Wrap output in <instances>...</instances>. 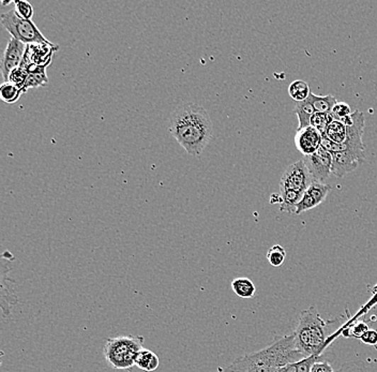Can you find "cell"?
I'll list each match as a JSON object with an SVG mask.
<instances>
[{
    "mask_svg": "<svg viewBox=\"0 0 377 372\" xmlns=\"http://www.w3.org/2000/svg\"><path fill=\"white\" fill-rule=\"evenodd\" d=\"M143 336L123 335L106 340L103 355L111 367L115 369L132 370L136 359L144 348Z\"/></svg>",
    "mask_w": 377,
    "mask_h": 372,
    "instance_id": "277c9868",
    "label": "cell"
},
{
    "mask_svg": "<svg viewBox=\"0 0 377 372\" xmlns=\"http://www.w3.org/2000/svg\"><path fill=\"white\" fill-rule=\"evenodd\" d=\"M22 93V89L11 81H5L0 87V98L5 103L12 104L18 101Z\"/></svg>",
    "mask_w": 377,
    "mask_h": 372,
    "instance_id": "ffe728a7",
    "label": "cell"
},
{
    "mask_svg": "<svg viewBox=\"0 0 377 372\" xmlns=\"http://www.w3.org/2000/svg\"><path fill=\"white\" fill-rule=\"evenodd\" d=\"M351 106L345 102H337L336 106H334L332 111V117L336 120H342L345 117L353 114Z\"/></svg>",
    "mask_w": 377,
    "mask_h": 372,
    "instance_id": "d4e9b609",
    "label": "cell"
},
{
    "mask_svg": "<svg viewBox=\"0 0 377 372\" xmlns=\"http://www.w3.org/2000/svg\"><path fill=\"white\" fill-rule=\"evenodd\" d=\"M312 106L316 113H322V114H329L332 113V108L336 106L337 99L334 96H316L311 93L310 95Z\"/></svg>",
    "mask_w": 377,
    "mask_h": 372,
    "instance_id": "ac0fdd59",
    "label": "cell"
},
{
    "mask_svg": "<svg viewBox=\"0 0 377 372\" xmlns=\"http://www.w3.org/2000/svg\"><path fill=\"white\" fill-rule=\"evenodd\" d=\"M330 191H332V186L320 183V181L312 183V185L305 190L303 200L297 206L296 215H301L303 213L317 208L318 205L322 204L326 200Z\"/></svg>",
    "mask_w": 377,
    "mask_h": 372,
    "instance_id": "8fae6325",
    "label": "cell"
},
{
    "mask_svg": "<svg viewBox=\"0 0 377 372\" xmlns=\"http://www.w3.org/2000/svg\"><path fill=\"white\" fill-rule=\"evenodd\" d=\"M332 154V174L342 179L345 175L354 172L356 169L364 162V152H336Z\"/></svg>",
    "mask_w": 377,
    "mask_h": 372,
    "instance_id": "30bf717a",
    "label": "cell"
},
{
    "mask_svg": "<svg viewBox=\"0 0 377 372\" xmlns=\"http://www.w3.org/2000/svg\"><path fill=\"white\" fill-rule=\"evenodd\" d=\"M160 365L158 355L148 349H143L136 359L135 366L138 369L146 372L156 371Z\"/></svg>",
    "mask_w": 377,
    "mask_h": 372,
    "instance_id": "9a60e30c",
    "label": "cell"
},
{
    "mask_svg": "<svg viewBox=\"0 0 377 372\" xmlns=\"http://www.w3.org/2000/svg\"><path fill=\"white\" fill-rule=\"evenodd\" d=\"M213 129L208 112L200 104H182L169 117V133L193 157L200 156L208 145L213 137Z\"/></svg>",
    "mask_w": 377,
    "mask_h": 372,
    "instance_id": "6da1fadb",
    "label": "cell"
},
{
    "mask_svg": "<svg viewBox=\"0 0 377 372\" xmlns=\"http://www.w3.org/2000/svg\"><path fill=\"white\" fill-rule=\"evenodd\" d=\"M14 5V12L16 16H20L23 20H33V7L28 3V1H22V0H18V1H12Z\"/></svg>",
    "mask_w": 377,
    "mask_h": 372,
    "instance_id": "603a6c76",
    "label": "cell"
},
{
    "mask_svg": "<svg viewBox=\"0 0 377 372\" xmlns=\"http://www.w3.org/2000/svg\"><path fill=\"white\" fill-rule=\"evenodd\" d=\"M286 258V252L280 244H274L267 252V260L274 267H280Z\"/></svg>",
    "mask_w": 377,
    "mask_h": 372,
    "instance_id": "7402d4cb",
    "label": "cell"
},
{
    "mask_svg": "<svg viewBox=\"0 0 377 372\" xmlns=\"http://www.w3.org/2000/svg\"><path fill=\"white\" fill-rule=\"evenodd\" d=\"M293 112H294V114L298 117V130L310 127L312 116H313L314 113H315L313 106H312L310 96L307 100H305V101L297 102Z\"/></svg>",
    "mask_w": 377,
    "mask_h": 372,
    "instance_id": "5bb4252c",
    "label": "cell"
},
{
    "mask_svg": "<svg viewBox=\"0 0 377 372\" xmlns=\"http://www.w3.org/2000/svg\"><path fill=\"white\" fill-rule=\"evenodd\" d=\"M337 372H366L364 368L355 363H347Z\"/></svg>",
    "mask_w": 377,
    "mask_h": 372,
    "instance_id": "f1b7e54d",
    "label": "cell"
},
{
    "mask_svg": "<svg viewBox=\"0 0 377 372\" xmlns=\"http://www.w3.org/2000/svg\"><path fill=\"white\" fill-rule=\"evenodd\" d=\"M341 320L325 321L315 307L303 310L294 332L297 349L305 357L322 355L327 346V339L336 332Z\"/></svg>",
    "mask_w": 377,
    "mask_h": 372,
    "instance_id": "7a4b0ae2",
    "label": "cell"
},
{
    "mask_svg": "<svg viewBox=\"0 0 377 372\" xmlns=\"http://www.w3.org/2000/svg\"><path fill=\"white\" fill-rule=\"evenodd\" d=\"M322 135L313 127L297 131L295 144L303 156H310L322 147Z\"/></svg>",
    "mask_w": 377,
    "mask_h": 372,
    "instance_id": "7c38bea8",
    "label": "cell"
},
{
    "mask_svg": "<svg viewBox=\"0 0 377 372\" xmlns=\"http://www.w3.org/2000/svg\"><path fill=\"white\" fill-rule=\"evenodd\" d=\"M276 372H297L296 363H290V365L286 366V367L281 368Z\"/></svg>",
    "mask_w": 377,
    "mask_h": 372,
    "instance_id": "f546056e",
    "label": "cell"
},
{
    "mask_svg": "<svg viewBox=\"0 0 377 372\" xmlns=\"http://www.w3.org/2000/svg\"><path fill=\"white\" fill-rule=\"evenodd\" d=\"M14 260L13 256L10 252H5L1 257V298H0V307L1 315L7 319L11 315L12 309L18 303L16 295V281L11 278V271L13 266L11 265Z\"/></svg>",
    "mask_w": 377,
    "mask_h": 372,
    "instance_id": "8992f818",
    "label": "cell"
},
{
    "mask_svg": "<svg viewBox=\"0 0 377 372\" xmlns=\"http://www.w3.org/2000/svg\"><path fill=\"white\" fill-rule=\"evenodd\" d=\"M332 120H334V117H332V113L322 114V113L315 112L312 116L310 126L313 127L320 135H324L327 127L329 126V123H332Z\"/></svg>",
    "mask_w": 377,
    "mask_h": 372,
    "instance_id": "44dd1931",
    "label": "cell"
},
{
    "mask_svg": "<svg viewBox=\"0 0 377 372\" xmlns=\"http://www.w3.org/2000/svg\"><path fill=\"white\" fill-rule=\"evenodd\" d=\"M303 160L311 173L314 181L325 184V181L332 175V154L324 147H320L317 152L310 156L303 157Z\"/></svg>",
    "mask_w": 377,
    "mask_h": 372,
    "instance_id": "ba28073f",
    "label": "cell"
},
{
    "mask_svg": "<svg viewBox=\"0 0 377 372\" xmlns=\"http://www.w3.org/2000/svg\"><path fill=\"white\" fill-rule=\"evenodd\" d=\"M1 24L4 28L26 45H53L44 37L33 20H23L16 12L9 11L1 14Z\"/></svg>",
    "mask_w": 377,
    "mask_h": 372,
    "instance_id": "5b68a950",
    "label": "cell"
},
{
    "mask_svg": "<svg viewBox=\"0 0 377 372\" xmlns=\"http://www.w3.org/2000/svg\"><path fill=\"white\" fill-rule=\"evenodd\" d=\"M288 94L295 101L303 102L309 98V96L311 95V91H310V86L307 81L297 79V81L291 83L290 87H288Z\"/></svg>",
    "mask_w": 377,
    "mask_h": 372,
    "instance_id": "d6986e66",
    "label": "cell"
},
{
    "mask_svg": "<svg viewBox=\"0 0 377 372\" xmlns=\"http://www.w3.org/2000/svg\"><path fill=\"white\" fill-rule=\"evenodd\" d=\"M281 202H282L281 194H272L271 198H270V203H271V204H276V203H278V204L280 205Z\"/></svg>",
    "mask_w": 377,
    "mask_h": 372,
    "instance_id": "4dcf8cb0",
    "label": "cell"
},
{
    "mask_svg": "<svg viewBox=\"0 0 377 372\" xmlns=\"http://www.w3.org/2000/svg\"><path fill=\"white\" fill-rule=\"evenodd\" d=\"M322 137H326L329 141L336 144H343L347 139V127L341 121L334 119L329 123Z\"/></svg>",
    "mask_w": 377,
    "mask_h": 372,
    "instance_id": "2e32d148",
    "label": "cell"
},
{
    "mask_svg": "<svg viewBox=\"0 0 377 372\" xmlns=\"http://www.w3.org/2000/svg\"><path fill=\"white\" fill-rule=\"evenodd\" d=\"M311 372H334V368L327 361H320L314 363Z\"/></svg>",
    "mask_w": 377,
    "mask_h": 372,
    "instance_id": "83f0119b",
    "label": "cell"
},
{
    "mask_svg": "<svg viewBox=\"0 0 377 372\" xmlns=\"http://www.w3.org/2000/svg\"><path fill=\"white\" fill-rule=\"evenodd\" d=\"M364 344H368V346H377V332L374 329H368L361 338H360Z\"/></svg>",
    "mask_w": 377,
    "mask_h": 372,
    "instance_id": "4316f807",
    "label": "cell"
},
{
    "mask_svg": "<svg viewBox=\"0 0 377 372\" xmlns=\"http://www.w3.org/2000/svg\"><path fill=\"white\" fill-rule=\"evenodd\" d=\"M303 193L305 192L280 189L281 198H282V202L280 204L281 212L296 215L297 206L303 200Z\"/></svg>",
    "mask_w": 377,
    "mask_h": 372,
    "instance_id": "4fadbf2b",
    "label": "cell"
},
{
    "mask_svg": "<svg viewBox=\"0 0 377 372\" xmlns=\"http://www.w3.org/2000/svg\"><path fill=\"white\" fill-rule=\"evenodd\" d=\"M25 50H27V45L18 40L11 37V39L8 41L7 47L1 60V73H3L5 81H9L11 73L22 66L25 54H26Z\"/></svg>",
    "mask_w": 377,
    "mask_h": 372,
    "instance_id": "9c48e42d",
    "label": "cell"
},
{
    "mask_svg": "<svg viewBox=\"0 0 377 372\" xmlns=\"http://www.w3.org/2000/svg\"><path fill=\"white\" fill-rule=\"evenodd\" d=\"M368 330V326L364 321L356 322L354 325L349 326L347 330H344L343 336L347 338H356L360 339L364 334Z\"/></svg>",
    "mask_w": 377,
    "mask_h": 372,
    "instance_id": "cb8c5ba5",
    "label": "cell"
},
{
    "mask_svg": "<svg viewBox=\"0 0 377 372\" xmlns=\"http://www.w3.org/2000/svg\"><path fill=\"white\" fill-rule=\"evenodd\" d=\"M314 183L311 173L303 160L293 163L284 171L280 181V189L305 192Z\"/></svg>",
    "mask_w": 377,
    "mask_h": 372,
    "instance_id": "52a82bcc",
    "label": "cell"
},
{
    "mask_svg": "<svg viewBox=\"0 0 377 372\" xmlns=\"http://www.w3.org/2000/svg\"><path fill=\"white\" fill-rule=\"evenodd\" d=\"M244 359L257 372H276L290 363H298L305 359L297 349L295 334L276 336L270 346L259 352L246 355Z\"/></svg>",
    "mask_w": 377,
    "mask_h": 372,
    "instance_id": "3957f363",
    "label": "cell"
},
{
    "mask_svg": "<svg viewBox=\"0 0 377 372\" xmlns=\"http://www.w3.org/2000/svg\"><path fill=\"white\" fill-rule=\"evenodd\" d=\"M322 355H313V356L305 357L303 361L296 363L297 372H311L314 363L320 361Z\"/></svg>",
    "mask_w": 377,
    "mask_h": 372,
    "instance_id": "484cf974",
    "label": "cell"
},
{
    "mask_svg": "<svg viewBox=\"0 0 377 372\" xmlns=\"http://www.w3.org/2000/svg\"><path fill=\"white\" fill-rule=\"evenodd\" d=\"M232 288L236 295L244 300L254 298L255 292H257L254 283L249 278H237V279L232 280Z\"/></svg>",
    "mask_w": 377,
    "mask_h": 372,
    "instance_id": "e0dca14e",
    "label": "cell"
}]
</instances>
